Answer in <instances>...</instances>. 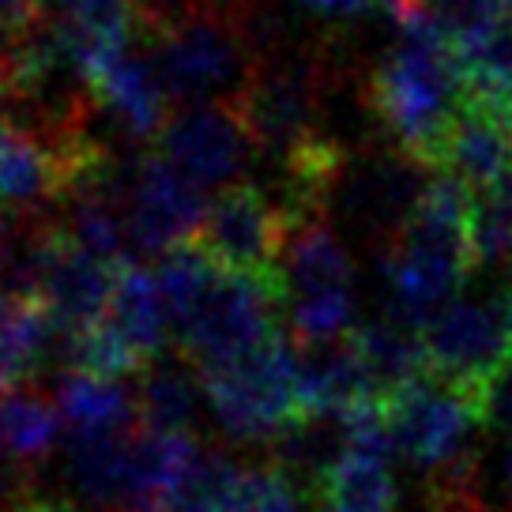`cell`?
Here are the masks:
<instances>
[{"label": "cell", "instance_id": "1", "mask_svg": "<svg viewBox=\"0 0 512 512\" xmlns=\"http://www.w3.org/2000/svg\"><path fill=\"white\" fill-rule=\"evenodd\" d=\"M366 106L392 144L441 170L448 132L464 106V80L456 49L426 8L396 27V46L369 72Z\"/></svg>", "mask_w": 512, "mask_h": 512}, {"label": "cell", "instance_id": "2", "mask_svg": "<svg viewBox=\"0 0 512 512\" xmlns=\"http://www.w3.org/2000/svg\"><path fill=\"white\" fill-rule=\"evenodd\" d=\"M475 192L460 177L433 170V181L418 200L415 215L381 249V272L388 283V309L400 317L426 320L452 302L467 275L479 268L471 238Z\"/></svg>", "mask_w": 512, "mask_h": 512}, {"label": "cell", "instance_id": "3", "mask_svg": "<svg viewBox=\"0 0 512 512\" xmlns=\"http://www.w3.org/2000/svg\"><path fill=\"white\" fill-rule=\"evenodd\" d=\"M332 83H336V64L324 49L283 46L253 61L230 102L238 106L256 151L279 162L309 136L324 132L320 117L328 110Z\"/></svg>", "mask_w": 512, "mask_h": 512}, {"label": "cell", "instance_id": "4", "mask_svg": "<svg viewBox=\"0 0 512 512\" xmlns=\"http://www.w3.org/2000/svg\"><path fill=\"white\" fill-rule=\"evenodd\" d=\"M215 426L234 445H272L290 422L305 415L298 392V347L275 332L241 362L204 373Z\"/></svg>", "mask_w": 512, "mask_h": 512}, {"label": "cell", "instance_id": "5", "mask_svg": "<svg viewBox=\"0 0 512 512\" xmlns=\"http://www.w3.org/2000/svg\"><path fill=\"white\" fill-rule=\"evenodd\" d=\"M144 38L147 53L155 61L162 87L170 102H211V98H234L253 68V53L245 46L238 19L223 8H200L185 23L159 38Z\"/></svg>", "mask_w": 512, "mask_h": 512}, {"label": "cell", "instance_id": "6", "mask_svg": "<svg viewBox=\"0 0 512 512\" xmlns=\"http://www.w3.org/2000/svg\"><path fill=\"white\" fill-rule=\"evenodd\" d=\"M279 309H283V283L260 275L219 272L200 309L177 328L181 351L200 366V373L234 366L279 332L275 328Z\"/></svg>", "mask_w": 512, "mask_h": 512}, {"label": "cell", "instance_id": "7", "mask_svg": "<svg viewBox=\"0 0 512 512\" xmlns=\"http://www.w3.org/2000/svg\"><path fill=\"white\" fill-rule=\"evenodd\" d=\"M426 162L400 144H369L343 166L332 192V211L369 245H388L415 215L426 192Z\"/></svg>", "mask_w": 512, "mask_h": 512}, {"label": "cell", "instance_id": "8", "mask_svg": "<svg viewBox=\"0 0 512 512\" xmlns=\"http://www.w3.org/2000/svg\"><path fill=\"white\" fill-rule=\"evenodd\" d=\"M290 234V215L256 181H230L215 192L196 245L219 272L279 279V260Z\"/></svg>", "mask_w": 512, "mask_h": 512}, {"label": "cell", "instance_id": "9", "mask_svg": "<svg viewBox=\"0 0 512 512\" xmlns=\"http://www.w3.org/2000/svg\"><path fill=\"white\" fill-rule=\"evenodd\" d=\"M381 403L392 445L415 467L441 471L471 452V433L479 426L475 392L426 373Z\"/></svg>", "mask_w": 512, "mask_h": 512}, {"label": "cell", "instance_id": "10", "mask_svg": "<svg viewBox=\"0 0 512 512\" xmlns=\"http://www.w3.org/2000/svg\"><path fill=\"white\" fill-rule=\"evenodd\" d=\"M422 339L433 377L475 392L512 351L509 294L452 298L422 324Z\"/></svg>", "mask_w": 512, "mask_h": 512}, {"label": "cell", "instance_id": "11", "mask_svg": "<svg viewBox=\"0 0 512 512\" xmlns=\"http://www.w3.org/2000/svg\"><path fill=\"white\" fill-rule=\"evenodd\" d=\"M208 189L185 177L162 151H144L128 192V245L136 256L162 260L196 241L208 219Z\"/></svg>", "mask_w": 512, "mask_h": 512}, {"label": "cell", "instance_id": "12", "mask_svg": "<svg viewBox=\"0 0 512 512\" xmlns=\"http://www.w3.org/2000/svg\"><path fill=\"white\" fill-rule=\"evenodd\" d=\"M159 151L200 189H223L253 159V136L230 98L189 102L166 121Z\"/></svg>", "mask_w": 512, "mask_h": 512}, {"label": "cell", "instance_id": "13", "mask_svg": "<svg viewBox=\"0 0 512 512\" xmlns=\"http://www.w3.org/2000/svg\"><path fill=\"white\" fill-rule=\"evenodd\" d=\"M117 275H121V264L87 253L64 234L42 279V302L64 336H76L110 317Z\"/></svg>", "mask_w": 512, "mask_h": 512}, {"label": "cell", "instance_id": "14", "mask_svg": "<svg viewBox=\"0 0 512 512\" xmlns=\"http://www.w3.org/2000/svg\"><path fill=\"white\" fill-rule=\"evenodd\" d=\"M283 279V305L290 302H324V298H354V268L328 215L294 219L279 260Z\"/></svg>", "mask_w": 512, "mask_h": 512}, {"label": "cell", "instance_id": "15", "mask_svg": "<svg viewBox=\"0 0 512 512\" xmlns=\"http://www.w3.org/2000/svg\"><path fill=\"white\" fill-rule=\"evenodd\" d=\"M91 83H95L102 110L117 117V128L125 132L128 140H136V144L159 140L166 121H170L166 117L170 95L162 87L147 46L144 53H136V49L128 46L125 53H117L106 64H98Z\"/></svg>", "mask_w": 512, "mask_h": 512}, {"label": "cell", "instance_id": "16", "mask_svg": "<svg viewBox=\"0 0 512 512\" xmlns=\"http://www.w3.org/2000/svg\"><path fill=\"white\" fill-rule=\"evenodd\" d=\"M298 392L305 415H351L354 407L377 400L351 332L298 347Z\"/></svg>", "mask_w": 512, "mask_h": 512}, {"label": "cell", "instance_id": "17", "mask_svg": "<svg viewBox=\"0 0 512 512\" xmlns=\"http://www.w3.org/2000/svg\"><path fill=\"white\" fill-rule=\"evenodd\" d=\"M441 170L460 177L471 192L490 189L512 170V121L464 95V106L448 132Z\"/></svg>", "mask_w": 512, "mask_h": 512}, {"label": "cell", "instance_id": "18", "mask_svg": "<svg viewBox=\"0 0 512 512\" xmlns=\"http://www.w3.org/2000/svg\"><path fill=\"white\" fill-rule=\"evenodd\" d=\"M136 400H140V422L147 430L192 433L208 403V384L200 366L177 347V351H159L140 369Z\"/></svg>", "mask_w": 512, "mask_h": 512}, {"label": "cell", "instance_id": "19", "mask_svg": "<svg viewBox=\"0 0 512 512\" xmlns=\"http://www.w3.org/2000/svg\"><path fill=\"white\" fill-rule=\"evenodd\" d=\"M351 339L358 347V358L366 366V377L373 384L377 400H388L392 392H400L411 381L430 373L422 324L400 317L392 309H384L377 320L351 328Z\"/></svg>", "mask_w": 512, "mask_h": 512}, {"label": "cell", "instance_id": "20", "mask_svg": "<svg viewBox=\"0 0 512 512\" xmlns=\"http://www.w3.org/2000/svg\"><path fill=\"white\" fill-rule=\"evenodd\" d=\"M53 400L68 433H132L144 426L136 388H128L121 377L64 369L53 384Z\"/></svg>", "mask_w": 512, "mask_h": 512}, {"label": "cell", "instance_id": "21", "mask_svg": "<svg viewBox=\"0 0 512 512\" xmlns=\"http://www.w3.org/2000/svg\"><path fill=\"white\" fill-rule=\"evenodd\" d=\"M64 418L57 400L34 384L0 388V456L23 467H38L61 441Z\"/></svg>", "mask_w": 512, "mask_h": 512}, {"label": "cell", "instance_id": "22", "mask_svg": "<svg viewBox=\"0 0 512 512\" xmlns=\"http://www.w3.org/2000/svg\"><path fill=\"white\" fill-rule=\"evenodd\" d=\"M317 512H396L400 490L384 456L347 448L313 486Z\"/></svg>", "mask_w": 512, "mask_h": 512}, {"label": "cell", "instance_id": "23", "mask_svg": "<svg viewBox=\"0 0 512 512\" xmlns=\"http://www.w3.org/2000/svg\"><path fill=\"white\" fill-rule=\"evenodd\" d=\"M110 320L128 336V343L144 354L147 362L159 351H166V298H162L159 275H151L144 264L128 260L121 264L117 290H113Z\"/></svg>", "mask_w": 512, "mask_h": 512}, {"label": "cell", "instance_id": "24", "mask_svg": "<svg viewBox=\"0 0 512 512\" xmlns=\"http://www.w3.org/2000/svg\"><path fill=\"white\" fill-rule=\"evenodd\" d=\"M464 95L512 121V16L479 42L456 49Z\"/></svg>", "mask_w": 512, "mask_h": 512}, {"label": "cell", "instance_id": "25", "mask_svg": "<svg viewBox=\"0 0 512 512\" xmlns=\"http://www.w3.org/2000/svg\"><path fill=\"white\" fill-rule=\"evenodd\" d=\"M302 482L272 456L264 464H241L223 494V512H302Z\"/></svg>", "mask_w": 512, "mask_h": 512}, {"label": "cell", "instance_id": "26", "mask_svg": "<svg viewBox=\"0 0 512 512\" xmlns=\"http://www.w3.org/2000/svg\"><path fill=\"white\" fill-rule=\"evenodd\" d=\"M219 279V268L211 264V256L189 241L174 253H166L159 260V287L162 298H166V313H170V324L181 328L185 320L200 309V302L208 298L211 283Z\"/></svg>", "mask_w": 512, "mask_h": 512}, {"label": "cell", "instance_id": "27", "mask_svg": "<svg viewBox=\"0 0 512 512\" xmlns=\"http://www.w3.org/2000/svg\"><path fill=\"white\" fill-rule=\"evenodd\" d=\"M471 238L479 264H501L512 256V170L490 189L475 192Z\"/></svg>", "mask_w": 512, "mask_h": 512}, {"label": "cell", "instance_id": "28", "mask_svg": "<svg viewBox=\"0 0 512 512\" xmlns=\"http://www.w3.org/2000/svg\"><path fill=\"white\" fill-rule=\"evenodd\" d=\"M475 411H479V426L497 437H512V351L475 388Z\"/></svg>", "mask_w": 512, "mask_h": 512}, {"label": "cell", "instance_id": "29", "mask_svg": "<svg viewBox=\"0 0 512 512\" xmlns=\"http://www.w3.org/2000/svg\"><path fill=\"white\" fill-rule=\"evenodd\" d=\"M302 8L320 19H358L381 12V0H302Z\"/></svg>", "mask_w": 512, "mask_h": 512}, {"label": "cell", "instance_id": "30", "mask_svg": "<svg viewBox=\"0 0 512 512\" xmlns=\"http://www.w3.org/2000/svg\"><path fill=\"white\" fill-rule=\"evenodd\" d=\"M4 234H8V211L0 208V260H4Z\"/></svg>", "mask_w": 512, "mask_h": 512}, {"label": "cell", "instance_id": "31", "mask_svg": "<svg viewBox=\"0 0 512 512\" xmlns=\"http://www.w3.org/2000/svg\"><path fill=\"white\" fill-rule=\"evenodd\" d=\"M505 479H509V490H512V448H509V456H505Z\"/></svg>", "mask_w": 512, "mask_h": 512}, {"label": "cell", "instance_id": "32", "mask_svg": "<svg viewBox=\"0 0 512 512\" xmlns=\"http://www.w3.org/2000/svg\"><path fill=\"white\" fill-rule=\"evenodd\" d=\"M34 4H38V8H53V0H34Z\"/></svg>", "mask_w": 512, "mask_h": 512}, {"label": "cell", "instance_id": "33", "mask_svg": "<svg viewBox=\"0 0 512 512\" xmlns=\"http://www.w3.org/2000/svg\"><path fill=\"white\" fill-rule=\"evenodd\" d=\"M0 128H4V102H0Z\"/></svg>", "mask_w": 512, "mask_h": 512}, {"label": "cell", "instance_id": "34", "mask_svg": "<svg viewBox=\"0 0 512 512\" xmlns=\"http://www.w3.org/2000/svg\"><path fill=\"white\" fill-rule=\"evenodd\" d=\"M505 12H509V16H512V0H505Z\"/></svg>", "mask_w": 512, "mask_h": 512}, {"label": "cell", "instance_id": "35", "mask_svg": "<svg viewBox=\"0 0 512 512\" xmlns=\"http://www.w3.org/2000/svg\"><path fill=\"white\" fill-rule=\"evenodd\" d=\"M509 264H512V256H509Z\"/></svg>", "mask_w": 512, "mask_h": 512}]
</instances>
